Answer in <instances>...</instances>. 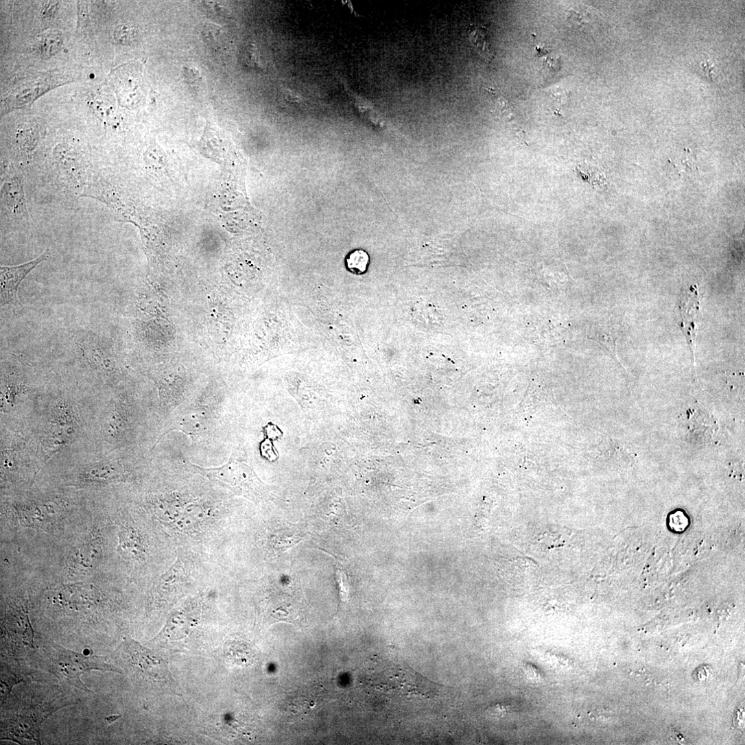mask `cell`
I'll return each instance as SVG.
<instances>
[{
	"mask_svg": "<svg viewBox=\"0 0 745 745\" xmlns=\"http://www.w3.org/2000/svg\"><path fill=\"white\" fill-rule=\"evenodd\" d=\"M189 468L215 485L255 504L266 500L270 495V486L259 478L253 465L233 457L222 466L204 468L190 464Z\"/></svg>",
	"mask_w": 745,
	"mask_h": 745,
	"instance_id": "cell-1",
	"label": "cell"
},
{
	"mask_svg": "<svg viewBox=\"0 0 745 745\" xmlns=\"http://www.w3.org/2000/svg\"><path fill=\"white\" fill-rule=\"evenodd\" d=\"M121 647L123 658L137 681L148 683L162 692L180 696L179 687L170 673L167 661L163 656L132 640L123 643Z\"/></svg>",
	"mask_w": 745,
	"mask_h": 745,
	"instance_id": "cell-2",
	"label": "cell"
},
{
	"mask_svg": "<svg viewBox=\"0 0 745 745\" xmlns=\"http://www.w3.org/2000/svg\"><path fill=\"white\" fill-rule=\"evenodd\" d=\"M52 648L49 655L52 662L53 672L62 682L84 691H88L80 681V676L84 672L92 670L112 672L115 670L105 664L102 658L86 657L54 644Z\"/></svg>",
	"mask_w": 745,
	"mask_h": 745,
	"instance_id": "cell-3",
	"label": "cell"
},
{
	"mask_svg": "<svg viewBox=\"0 0 745 745\" xmlns=\"http://www.w3.org/2000/svg\"><path fill=\"white\" fill-rule=\"evenodd\" d=\"M49 257L48 251L34 260L16 266L0 268V302L1 306L16 305L19 287L27 276Z\"/></svg>",
	"mask_w": 745,
	"mask_h": 745,
	"instance_id": "cell-4",
	"label": "cell"
},
{
	"mask_svg": "<svg viewBox=\"0 0 745 745\" xmlns=\"http://www.w3.org/2000/svg\"><path fill=\"white\" fill-rule=\"evenodd\" d=\"M1 200L10 213L25 219L29 217L23 174L12 165L5 166L2 170Z\"/></svg>",
	"mask_w": 745,
	"mask_h": 745,
	"instance_id": "cell-5",
	"label": "cell"
},
{
	"mask_svg": "<svg viewBox=\"0 0 745 745\" xmlns=\"http://www.w3.org/2000/svg\"><path fill=\"white\" fill-rule=\"evenodd\" d=\"M679 308L681 328L694 356L696 333L701 318L697 285H690L683 289L680 297Z\"/></svg>",
	"mask_w": 745,
	"mask_h": 745,
	"instance_id": "cell-6",
	"label": "cell"
},
{
	"mask_svg": "<svg viewBox=\"0 0 745 745\" xmlns=\"http://www.w3.org/2000/svg\"><path fill=\"white\" fill-rule=\"evenodd\" d=\"M119 554L127 560L137 559L144 552L143 540L139 533L134 529H123L119 533Z\"/></svg>",
	"mask_w": 745,
	"mask_h": 745,
	"instance_id": "cell-7",
	"label": "cell"
},
{
	"mask_svg": "<svg viewBox=\"0 0 745 745\" xmlns=\"http://www.w3.org/2000/svg\"><path fill=\"white\" fill-rule=\"evenodd\" d=\"M101 555V543L97 540L89 541L78 549L72 562L78 570H89L98 563Z\"/></svg>",
	"mask_w": 745,
	"mask_h": 745,
	"instance_id": "cell-8",
	"label": "cell"
},
{
	"mask_svg": "<svg viewBox=\"0 0 745 745\" xmlns=\"http://www.w3.org/2000/svg\"><path fill=\"white\" fill-rule=\"evenodd\" d=\"M468 33L475 51L482 57L490 59L492 54L486 29L482 27L471 26Z\"/></svg>",
	"mask_w": 745,
	"mask_h": 745,
	"instance_id": "cell-9",
	"label": "cell"
},
{
	"mask_svg": "<svg viewBox=\"0 0 745 745\" xmlns=\"http://www.w3.org/2000/svg\"><path fill=\"white\" fill-rule=\"evenodd\" d=\"M348 270L355 274H362L366 272L369 257L367 253L363 250H355L351 252L346 259Z\"/></svg>",
	"mask_w": 745,
	"mask_h": 745,
	"instance_id": "cell-10",
	"label": "cell"
},
{
	"mask_svg": "<svg viewBox=\"0 0 745 745\" xmlns=\"http://www.w3.org/2000/svg\"><path fill=\"white\" fill-rule=\"evenodd\" d=\"M17 143L24 151H32L36 146L38 141L37 132L32 128L22 129L19 131L16 137Z\"/></svg>",
	"mask_w": 745,
	"mask_h": 745,
	"instance_id": "cell-11",
	"label": "cell"
},
{
	"mask_svg": "<svg viewBox=\"0 0 745 745\" xmlns=\"http://www.w3.org/2000/svg\"><path fill=\"white\" fill-rule=\"evenodd\" d=\"M136 36V29L128 25H119L114 32L115 39L122 45L130 44L135 39Z\"/></svg>",
	"mask_w": 745,
	"mask_h": 745,
	"instance_id": "cell-12",
	"label": "cell"
},
{
	"mask_svg": "<svg viewBox=\"0 0 745 745\" xmlns=\"http://www.w3.org/2000/svg\"><path fill=\"white\" fill-rule=\"evenodd\" d=\"M245 58L248 66L258 69H264L258 49L255 45L248 47L245 52Z\"/></svg>",
	"mask_w": 745,
	"mask_h": 745,
	"instance_id": "cell-13",
	"label": "cell"
},
{
	"mask_svg": "<svg viewBox=\"0 0 745 745\" xmlns=\"http://www.w3.org/2000/svg\"><path fill=\"white\" fill-rule=\"evenodd\" d=\"M60 43L59 36H47L43 40L41 51L46 56L48 54L52 55L54 52L58 49Z\"/></svg>",
	"mask_w": 745,
	"mask_h": 745,
	"instance_id": "cell-14",
	"label": "cell"
},
{
	"mask_svg": "<svg viewBox=\"0 0 745 745\" xmlns=\"http://www.w3.org/2000/svg\"><path fill=\"white\" fill-rule=\"evenodd\" d=\"M337 576H338V580L340 582V587L341 588V591L342 593V598H343V600H344L347 597L346 587L344 586V577H345V575L343 573V571H342L340 569H338Z\"/></svg>",
	"mask_w": 745,
	"mask_h": 745,
	"instance_id": "cell-15",
	"label": "cell"
},
{
	"mask_svg": "<svg viewBox=\"0 0 745 745\" xmlns=\"http://www.w3.org/2000/svg\"><path fill=\"white\" fill-rule=\"evenodd\" d=\"M120 717H121V716H110L107 717L106 718V720L108 723H112V722H115L117 719L119 718Z\"/></svg>",
	"mask_w": 745,
	"mask_h": 745,
	"instance_id": "cell-16",
	"label": "cell"
}]
</instances>
